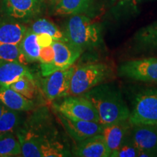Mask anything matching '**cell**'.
Wrapping results in <instances>:
<instances>
[{
  "label": "cell",
  "instance_id": "11",
  "mask_svg": "<svg viewBox=\"0 0 157 157\" xmlns=\"http://www.w3.org/2000/svg\"><path fill=\"white\" fill-rule=\"evenodd\" d=\"M59 121L66 132L76 143L81 142L94 135L101 134L103 125L100 122L76 120L56 112Z\"/></svg>",
  "mask_w": 157,
  "mask_h": 157
},
{
  "label": "cell",
  "instance_id": "5",
  "mask_svg": "<svg viewBox=\"0 0 157 157\" xmlns=\"http://www.w3.org/2000/svg\"><path fill=\"white\" fill-rule=\"evenodd\" d=\"M129 121L132 125L157 126V90H144L135 96Z\"/></svg>",
  "mask_w": 157,
  "mask_h": 157
},
{
  "label": "cell",
  "instance_id": "30",
  "mask_svg": "<svg viewBox=\"0 0 157 157\" xmlns=\"http://www.w3.org/2000/svg\"><path fill=\"white\" fill-rule=\"evenodd\" d=\"M51 2H52V3L53 4V5H55L57 2H58V0H51Z\"/></svg>",
  "mask_w": 157,
  "mask_h": 157
},
{
  "label": "cell",
  "instance_id": "21",
  "mask_svg": "<svg viewBox=\"0 0 157 157\" xmlns=\"http://www.w3.org/2000/svg\"><path fill=\"white\" fill-rule=\"evenodd\" d=\"M21 154V145L17 135L7 132L0 135V157L17 156Z\"/></svg>",
  "mask_w": 157,
  "mask_h": 157
},
{
  "label": "cell",
  "instance_id": "3",
  "mask_svg": "<svg viewBox=\"0 0 157 157\" xmlns=\"http://www.w3.org/2000/svg\"><path fill=\"white\" fill-rule=\"evenodd\" d=\"M64 34L70 44L83 51L98 47L102 42L99 25L82 14L73 15L68 19Z\"/></svg>",
  "mask_w": 157,
  "mask_h": 157
},
{
  "label": "cell",
  "instance_id": "25",
  "mask_svg": "<svg viewBox=\"0 0 157 157\" xmlns=\"http://www.w3.org/2000/svg\"><path fill=\"white\" fill-rule=\"evenodd\" d=\"M139 150L131 139H127L119 148L111 152V157H137L138 156Z\"/></svg>",
  "mask_w": 157,
  "mask_h": 157
},
{
  "label": "cell",
  "instance_id": "20",
  "mask_svg": "<svg viewBox=\"0 0 157 157\" xmlns=\"http://www.w3.org/2000/svg\"><path fill=\"white\" fill-rule=\"evenodd\" d=\"M35 34H47L54 41L68 42L64 31H62L56 24L46 18H39L34 21L30 28Z\"/></svg>",
  "mask_w": 157,
  "mask_h": 157
},
{
  "label": "cell",
  "instance_id": "2",
  "mask_svg": "<svg viewBox=\"0 0 157 157\" xmlns=\"http://www.w3.org/2000/svg\"><path fill=\"white\" fill-rule=\"evenodd\" d=\"M16 135L21 145V156L42 157L41 145L48 137L56 135L50 126L48 110L42 109L33 113Z\"/></svg>",
  "mask_w": 157,
  "mask_h": 157
},
{
  "label": "cell",
  "instance_id": "10",
  "mask_svg": "<svg viewBox=\"0 0 157 157\" xmlns=\"http://www.w3.org/2000/svg\"><path fill=\"white\" fill-rule=\"evenodd\" d=\"M41 0H2L1 8L8 18L28 22L40 12Z\"/></svg>",
  "mask_w": 157,
  "mask_h": 157
},
{
  "label": "cell",
  "instance_id": "23",
  "mask_svg": "<svg viewBox=\"0 0 157 157\" xmlns=\"http://www.w3.org/2000/svg\"><path fill=\"white\" fill-rule=\"evenodd\" d=\"M9 62L26 63V60L21 52L20 44H0V64Z\"/></svg>",
  "mask_w": 157,
  "mask_h": 157
},
{
  "label": "cell",
  "instance_id": "17",
  "mask_svg": "<svg viewBox=\"0 0 157 157\" xmlns=\"http://www.w3.org/2000/svg\"><path fill=\"white\" fill-rule=\"evenodd\" d=\"M26 31L19 21L10 18L0 21V44H20Z\"/></svg>",
  "mask_w": 157,
  "mask_h": 157
},
{
  "label": "cell",
  "instance_id": "16",
  "mask_svg": "<svg viewBox=\"0 0 157 157\" xmlns=\"http://www.w3.org/2000/svg\"><path fill=\"white\" fill-rule=\"evenodd\" d=\"M25 76L34 77L30 69L25 64L18 62L0 64V87H9Z\"/></svg>",
  "mask_w": 157,
  "mask_h": 157
},
{
  "label": "cell",
  "instance_id": "6",
  "mask_svg": "<svg viewBox=\"0 0 157 157\" xmlns=\"http://www.w3.org/2000/svg\"><path fill=\"white\" fill-rule=\"evenodd\" d=\"M53 109L70 119L100 122L95 106L83 95L67 96L60 103H53Z\"/></svg>",
  "mask_w": 157,
  "mask_h": 157
},
{
  "label": "cell",
  "instance_id": "7",
  "mask_svg": "<svg viewBox=\"0 0 157 157\" xmlns=\"http://www.w3.org/2000/svg\"><path fill=\"white\" fill-rule=\"evenodd\" d=\"M118 74L135 81L157 83V58L128 60L119 66Z\"/></svg>",
  "mask_w": 157,
  "mask_h": 157
},
{
  "label": "cell",
  "instance_id": "29",
  "mask_svg": "<svg viewBox=\"0 0 157 157\" xmlns=\"http://www.w3.org/2000/svg\"><path fill=\"white\" fill-rule=\"evenodd\" d=\"M6 109V107L5 105H3V104H2L0 103V117H1V116L2 115V113L4 112V111H5V109Z\"/></svg>",
  "mask_w": 157,
  "mask_h": 157
},
{
  "label": "cell",
  "instance_id": "8",
  "mask_svg": "<svg viewBox=\"0 0 157 157\" xmlns=\"http://www.w3.org/2000/svg\"><path fill=\"white\" fill-rule=\"evenodd\" d=\"M52 46L54 50V60L51 63L41 64V73L43 76L71 67L83 52V50L69 42L54 41Z\"/></svg>",
  "mask_w": 157,
  "mask_h": 157
},
{
  "label": "cell",
  "instance_id": "13",
  "mask_svg": "<svg viewBox=\"0 0 157 157\" xmlns=\"http://www.w3.org/2000/svg\"><path fill=\"white\" fill-rule=\"evenodd\" d=\"M72 154L74 156L79 157H109L111 156V152L101 133L76 143L72 150Z\"/></svg>",
  "mask_w": 157,
  "mask_h": 157
},
{
  "label": "cell",
  "instance_id": "18",
  "mask_svg": "<svg viewBox=\"0 0 157 157\" xmlns=\"http://www.w3.org/2000/svg\"><path fill=\"white\" fill-rule=\"evenodd\" d=\"M21 52L27 63H33L39 60L41 47L37 42V34L29 28L20 43Z\"/></svg>",
  "mask_w": 157,
  "mask_h": 157
},
{
  "label": "cell",
  "instance_id": "24",
  "mask_svg": "<svg viewBox=\"0 0 157 157\" xmlns=\"http://www.w3.org/2000/svg\"><path fill=\"white\" fill-rule=\"evenodd\" d=\"M9 87L31 100L34 98L36 90L34 78L28 76L21 78L17 81L10 84Z\"/></svg>",
  "mask_w": 157,
  "mask_h": 157
},
{
  "label": "cell",
  "instance_id": "14",
  "mask_svg": "<svg viewBox=\"0 0 157 157\" xmlns=\"http://www.w3.org/2000/svg\"><path fill=\"white\" fill-rule=\"evenodd\" d=\"M131 127L132 124L129 121V119L103 126L101 135H103L111 154L119 148L127 140Z\"/></svg>",
  "mask_w": 157,
  "mask_h": 157
},
{
  "label": "cell",
  "instance_id": "15",
  "mask_svg": "<svg viewBox=\"0 0 157 157\" xmlns=\"http://www.w3.org/2000/svg\"><path fill=\"white\" fill-rule=\"evenodd\" d=\"M0 103L7 109L17 111H29L34 108L32 100L9 87H0Z\"/></svg>",
  "mask_w": 157,
  "mask_h": 157
},
{
  "label": "cell",
  "instance_id": "26",
  "mask_svg": "<svg viewBox=\"0 0 157 157\" xmlns=\"http://www.w3.org/2000/svg\"><path fill=\"white\" fill-rule=\"evenodd\" d=\"M137 39L140 44L145 46H157V23L141 31Z\"/></svg>",
  "mask_w": 157,
  "mask_h": 157
},
{
  "label": "cell",
  "instance_id": "9",
  "mask_svg": "<svg viewBox=\"0 0 157 157\" xmlns=\"http://www.w3.org/2000/svg\"><path fill=\"white\" fill-rule=\"evenodd\" d=\"M76 67L71 66L64 70H59L44 76L42 89L46 98L50 101L68 96L71 79Z\"/></svg>",
  "mask_w": 157,
  "mask_h": 157
},
{
  "label": "cell",
  "instance_id": "1",
  "mask_svg": "<svg viewBox=\"0 0 157 157\" xmlns=\"http://www.w3.org/2000/svg\"><path fill=\"white\" fill-rule=\"evenodd\" d=\"M93 104L103 126L129 119L130 111L119 90L109 84H101L83 95Z\"/></svg>",
  "mask_w": 157,
  "mask_h": 157
},
{
  "label": "cell",
  "instance_id": "12",
  "mask_svg": "<svg viewBox=\"0 0 157 157\" xmlns=\"http://www.w3.org/2000/svg\"><path fill=\"white\" fill-rule=\"evenodd\" d=\"M130 139L139 151H146L151 156H157V126L132 125Z\"/></svg>",
  "mask_w": 157,
  "mask_h": 157
},
{
  "label": "cell",
  "instance_id": "19",
  "mask_svg": "<svg viewBox=\"0 0 157 157\" xmlns=\"http://www.w3.org/2000/svg\"><path fill=\"white\" fill-rule=\"evenodd\" d=\"M92 0H58L54 6L55 14L70 15L81 14L90 7Z\"/></svg>",
  "mask_w": 157,
  "mask_h": 157
},
{
  "label": "cell",
  "instance_id": "27",
  "mask_svg": "<svg viewBox=\"0 0 157 157\" xmlns=\"http://www.w3.org/2000/svg\"><path fill=\"white\" fill-rule=\"evenodd\" d=\"M54 50L52 45L41 48L39 61L41 64L51 63L54 60Z\"/></svg>",
  "mask_w": 157,
  "mask_h": 157
},
{
  "label": "cell",
  "instance_id": "31",
  "mask_svg": "<svg viewBox=\"0 0 157 157\" xmlns=\"http://www.w3.org/2000/svg\"><path fill=\"white\" fill-rule=\"evenodd\" d=\"M124 1H128V2H135L138 1V0H124Z\"/></svg>",
  "mask_w": 157,
  "mask_h": 157
},
{
  "label": "cell",
  "instance_id": "4",
  "mask_svg": "<svg viewBox=\"0 0 157 157\" xmlns=\"http://www.w3.org/2000/svg\"><path fill=\"white\" fill-rule=\"evenodd\" d=\"M113 71L103 63L82 65L75 68L68 90V96L82 95L110 79Z\"/></svg>",
  "mask_w": 157,
  "mask_h": 157
},
{
  "label": "cell",
  "instance_id": "22",
  "mask_svg": "<svg viewBox=\"0 0 157 157\" xmlns=\"http://www.w3.org/2000/svg\"><path fill=\"white\" fill-rule=\"evenodd\" d=\"M19 111L6 108L0 117V135L14 132L21 124V118Z\"/></svg>",
  "mask_w": 157,
  "mask_h": 157
},
{
  "label": "cell",
  "instance_id": "28",
  "mask_svg": "<svg viewBox=\"0 0 157 157\" xmlns=\"http://www.w3.org/2000/svg\"><path fill=\"white\" fill-rule=\"evenodd\" d=\"M53 39L50 35L47 34H37V42L41 48L48 47L52 45L53 43Z\"/></svg>",
  "mask_w": 157,
  "mask_h": 157
}]
</instances>
